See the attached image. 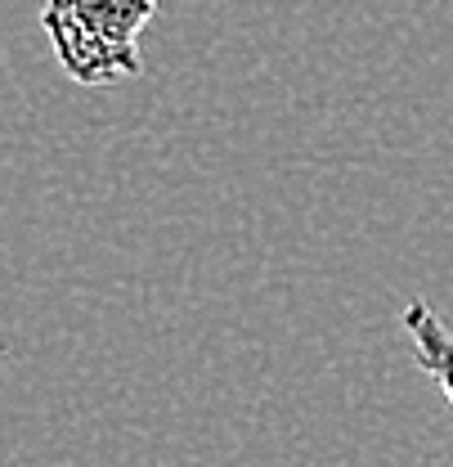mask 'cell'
<instances>
[{
	"label": "cell",
	"instance_id": "6da1fadb",
	"mask_svg": "<svg viewBox=\"0 0 453 467\" xmlns=\"http://www.w3.org/2000/svg\"><path fill=\"white\" fill-rule=\"evenodd\" d=\"M158 9L162 0H46L41 27L77 86H113L139 77V36Z\"/></svg>",
	"mask_w": 453,
	"mask_h": 467
},
{
	"label": "cell",
	"instance_id": "7a4b0ae2",
	"mask_svg": "<svg viewBox=\"0 0 453 467\" xmlns=\"http://www.w3.org/2000/svg\"><path fill=\"white\" fill-rule=\"evenodd\" d=\"M399 328L417 350V368L445 391V400L453 409V333L445 328V319L427 301H408L399 310Z\"/></svg>",
	"mask_w": 453,
	"mask_h": 467
}]
</instances>
